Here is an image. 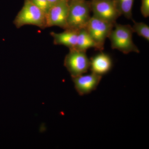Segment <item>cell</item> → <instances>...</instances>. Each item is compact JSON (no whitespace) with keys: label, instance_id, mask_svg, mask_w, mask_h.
<instances>
[{"label":"cell","instance_id":"cell-1","mask_svg":"<svg viewBox=\"0 0 149 149\" xmlns=\"http://www.w3.org/2000/svg\"><path fill=\"white\" fill-rule=\"evenodd\" d=\"M108 38L111 48L117 49L124 54L130 52L140 53L138 47L133 43L132 27L128 24L115 23Z\"/></svg>","mask_w":149,"mask_h":149},{"label":"cell","instance_id":"cell-2","mask_svg":"<svg viewBox=\"0 0 149 149\" xmlns=\"http://www.w3.org/2000/svg\"><path fill=\"white\" fill-rule=\"evenodd\" d=\"M91 1L69 0L68 29H85L91 18Z\"/></svg>","mask_w":149,"mask_h":149},{"label":"cell","instance_id":"cell-3","mask_svg":"<svg viewBox=\"0 0 149 149\" xmlns=\"http://www.w3.org/2000/svg\"><path fill=\"white\" fill-rule=\"evenodd\" d=\"M14 24L17 28L32 25L44 29L46 27V15L29 0H24L23 6L14 20Z\"/></svg>","mask_w":149,"mask_h":149},{"label":"cell","instance_id":"cell-4","mask_svg":"<svg viewBox=\"0 0 149 149\" xmlns=\"http://www.w3.org/2000/svg\"><path fill=\"white\" fill-rule=\"evenodd\" d=\"M114 24L93 15L91 17L85 29L97 44L99 51L102 52L103 50L105 42L107 38H108Z\"/></svg>","mask_w":149,"mask_h":149},{"label":"cell","instance_id":"cell-5","mask_svg":"<svg viewBox=\"0 0 149 149\" xmlns=\"http://www.w3.org/2000/svg\"><path fill=\"white\" fill-rule=\"evenodd\" d=\"M64 65L71 77H76L87 72L90 68V60L86 52L70 49L65 56Z\"/></svg>","mask_w":149,"mask_h":149},{"label":"cell","instance_id":"cell-6","mask_svg":"<svg viewBox=\"0 0 149 149\" xmlns=\"http://www.w3.org/2000/svg\"><path fill=\"white\" fill-rule=\"evenodd\" d=\"M91 11L93 16L114 24L120 16L113 0H92Z\"/></svg>","mask_w":149,"mask_h":149},{"label":"cell","instance_id":"cell-7","mask_svg":"<svg viewBox=\"0 0 149 149\" xmlns=\"http://www.w3.org/2000/svg\"><path fill=\"white\" fill-rule=\"evenodd\" d=\"M69 0H63L52 6L46 15V27L57 26L68 29Z\"/></svg>","mask_w":149,"mask_h":149},{"label":"cell","instance_id":"cell-8","mask_svg":"<svg viewBox=\"0 0 149 149\" xmlns=\"http://www.w3.org/2000/svg\"><path fill=\"white\" fill-rule=\"evenodd\" d=\"M102 76L95 73L82 74L72 77L74 88L80 95L90 94L96 90L101 80Z\"/></svg>","mask_w":149,"mask_h":149},{"label":"cell","instance_id":"cell-9","mask_svg":"<svg viewBox=\"0 0 149 149\" xmlns=\"http://www.w3.org/2000/svg\"><path fill=\"white\" fill-rule=\"evenodd\" d=\"M113 62L109 55L100 53L90 59V68L92 72L100 76L107 74L112 67Z\"/></svg>","mask_w":149,"mask_h":149},{"label":"cell","instance_id":"cell-10","mask_svg":"<svg viewBox=\"0 0 149 149\" xmlns=\"http://www.w3.org/2000/svg\"><path fill=\"white\" fill-rule=\"evenodd\" d=\"M79 30L70 29H65L60 33L52 32L50 35L54 39V45L65 46L69 50L75 48Z\"/></svg>","mask_w":149,"mask_h":149},{"label":"cell","instance_id":"cell-11","mask_svg":"<svg viewBox=\"0 0 149 149\" xmlns=\"http://www.w3.org/2000/svg\"><path fill=\"white\" fill-rule=\"evenodd\" d=\"M94 48L98 50L97 46L85 29H80L75 48L73 49L86 52L88 49Z\"/></svg>","mask_w":149,"mask_h":149},{"label":"cell","instance_id":"cell-12","mask_svg":"<svg viewBox=\"0 0 149 149\" xmlns=\"http://www.w3.org/2000/svg\"><path fill=\"white\" fill-rule=\"evenodd\" d=\"M113 1L120 15H123L128 19L132 18V9L134 0H113Z\"/></svg>","mask_w":149,"mask_h":149},{"label":"cell","instance_id":"cell-13","mask_svg":"<svg viewBox=\"0 0 149 149\" xmlns=\"http://www.w3.org/2000/svg\"><path fill=\"white\" fill-rule=\"evenodd\" d=\"M134 24L132 27L133 32H136L140 37L149 41V27L143 22H136L133 21Z\"/></svg>","mask_w":149,"mask_h":149},{"label":"cell","instance_id":"cell-14","mask_svg":"<svg viewBox=\"0 0 149 149\" xmlns=\"http://www.w3.org/2000/svg\"><path fill=\"white\" fill-rule=\"evenodd\" d=\"M44 12L46 15L51 8L47 0H29Z\"/></svg>","mask_w":149,"mask_h":149},{"label":"cell","instance_id":"cell-15","mask_svg":"<svg viewBox=\"0 0 149 149\" xmlns=\"http://www.w3.org/2000/svg\"><path fill=\"white\" fill-rule=\"evenodd\" d=\"M141 11L144 17L149 16V0H141Z\"/></svg>","mask_w":149,"mask_h":149},{"label":"cell","instance_id":"cell-16","mask_svg":"<svg viewBox=\"0 0 149 149\" xmlns=\"http://www.w3.org/2000/svg\"><path fill=\"white\" fill-rule=\"evenodd\" d=\"M62 1L63 0H47L51 7Z\"/></svg>","mask_w":149,"mask_h":149}]
</instances>
